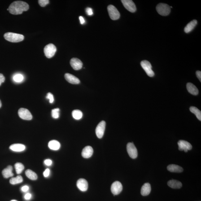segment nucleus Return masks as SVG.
Instances as JSON below:
<instances>
[{"instance_id":"nucleus-32","label":"nucleus","mask_w":201,"mask_h":201,"mask_svg":"<svg viewBox=\"0 0 201 201\" xmlns=\"http://www.w3.org/2000/svg\"><path fill=\"white\" fill-rule=\"evenodd\" d=\"M38 2L40 5L43 7H45L49 3L48 0H39Z\"/></svg>"},{"instance_id":"nucleus-31","label":"nucleus","mask_w":201,"mask_h":201,"mask_svg":"<svg viewBox=\"0 0 201 201\" xmlns=\"http://www.w3.org/2000/svg\"><path fill=\"white\" fill-rule=\"evenodd\" d=\"M24 80V77L23 75L20 74H18L14 76L13 80L14 81L16 82H21Z\"/></svg>"},{"instance_id":"nucleus-35","label":"nucleus","mask_w":201,"mask_h":201,"mask_svg":"<svg viewBox=\"0 0 201 201\" xmlns=\"http://www.w3.org/2000/svg\"><path fill=\"white\" fill-rule=\"evenodd\" d=\"M32 198V194L30 193H27L24 195V199L26 200H30Z\"/></svg>"},{"instance_id":"nucleus-18","label":"nucleus","mask_w":201,"mask_h":201,"mask_svg":"<svg viewBox=\"0 0 201 201\" xmlns=\"http://www.w3.org/2000/svg\"><path fill=\"white\" fill-rule=\"evenodd\" d=\"M13 168L11 166H8L7 168L4 169L2 172V174L3 175L4 178H5L13 177L14 176V174L12 172Z\"/></svg>"},{"instance_id":"nucleus-30","label":"nucleus","mask_w":201,"mask_h":201,"mask_svg":"<svg viewBox=\"0 0 201 201\" xmlns=\"http://www.w3.org/2000/svg\"><path fill=\"white\" fill-rule=\"evenodd\" d=\"M60 109L59 108L54 109L52 110L51 115L52 117L54 119H57L59 117Z\"/></svg>"},{"instance_id":"nucleus-43","label":"nucleus","mask_w":201,"mask_h":201,"mask_svg":"<svg viewBox=\"0 0 201 201\" xmlns=\"http://www.w3.org/2000/svg\"><path fill=\"white\" fill-rule=\"evenodd\" d=\"M11 201H17L16 200H12Z\"/></svg>"},{"instance_id":"nucleus-2","label":"nucleus","mask_w":201,"mask_h":201,"mask_svg":"<svg viewBox=\"0 0 201 201\" xmlns=\"http://www.w3.org/2000/svg\"><path fill=\"white\" fill-rule=\"evenodd\" d=\"M4 37L6 40L12 43L21 42L24 40L23 35L13 32H7L4 35Z\"/></svg>"},{"instance_id":"nucleus-15","label":"nucleus","mask_w":201,"mask_h":201,"mask_svg":"<svg viewBox=\"0 0 201 201\" xmlns=\"http://www.w3.org/2000/svg\"><path fill=\"white\" fill-rule=\"evenodd\" d=\"M64 78L68 82L71 84H78L80 83V80L78 78L71 74L66 73L64 75Z\"/></svg>"},{"instance_id":"nucleus-33","label":"nucleus","mask_w":201,"mask_h":201,"mask_svg":"<svg viewBox=\"0 0 201 201\" xmlns=\"http://www.w3.org/2000/svg\"><path fill=\"white\" fill-rule=\"evenodd\" d=\"M46 98L49 100V102L50 103H52L54 102V95L51 93H47Z\"/></svg>"},{"instance_id":"nucleus-20","label":"nucleus","mask_w":201,"mask_h":201,"mask_svg":"<svg viewBox=\"0 0 201 201\" xmlns=\"http://www.w3.org/2000/svg\"><path fill=\"white\" fill-rule=\"evenodd\" d=\"M151 188L150 184L146 183L143 185L141 190V194L143 196H147L150 194Z\"/></svg>"},{"instance_id":"nucleus-29","label":"nucleus","mask_w":201,"mask_h":201,"mask_svg":"<svg viewBox=\"0 0 201 201\" xmlns=\"http://www.w3.org/2000/svg\"><path fill=\"white\" fill-rule=\"evenodd\" d=\"M15 168L17 174L21 173L24 169V166L21 163H16L15 165Z\"/></svg>"},{"instance_id":"nucleus-3","label":"nucleus","mask_w":201,"mask_h":201,"mask_svg":"<svg viewBox=\"0 0 201 201\" xmlns=\"http://www.w3.org/2000/svg\"><path fill=\"white\" fill-rule=\"evenodd\" d=\"M156 10L158 14L163 16H167L171 12L170 7L165 3H159L156 6Z\"/></svg>"},{"instance_id":"nucleus-10","label":"nucleus","mask_w":201,"mask_h":201,"mask_svg":"<svg viewBox=\"0 0 201 201\" xmlns=\"http://www.w3.org/2000/svg\"><path fill=\"white\" fill-rule=\"evenodd\" d=\"M122 3L124 7L131 12H134L137 11V8L134 2L131 0H122Z\"/></svg>"},{"instance_id":"nucleus-36","label":"nucleus","mask_w":201,"mask_h":201,"mask_svg":"<svg viewBox=\"0 0 201 201\" xmlns=\"http://www.w3.org/2000/svg\"><path fill=\"white\" fill-rule=\"evenodd\" d=\"M44 163H45V165L47 166H50L52 164V161L50 159H47L44 161Z\"/></svg>"},{"instance_id":"nucleus-40","label":"nucleus","mask_w":201,"mask_h":201,"mask_svg":"<svg viewBox=\"0 0 201 201\" xmlns=\"http://www.w3.org/2000/svg\"><path fill=\"white\" fill-rule=\"evenodd\" d=\"M196 74L197 77L200 82H201V72L200 71H198L196 72Z\"/></svg>"},{"instance_id":"nucleus-1","label":"nucleus","mask_w":201,"mask_h":201,"mask_svg":"<svg viewBox=\"0 0 201 201\" xmlns=\"http://www.w3.org/2000/svg\"><path fill=\"white\" fill-rule=\"evenodd\" d=\"M29 8V5L26 2L22 1H16L10 5L8 10L11 14L19 15L23 13V12L28 11Z\"/></svg>"},{"instance_id":"nucleus-38","label":"nucleus","mask_w":201,"mask_h":201,"mask_svg":"<svg viewBox=\"0 0 201 201\" xmlns=\"http://www.w3.org/2000/svg\"><path fill=\"white\" fill-rule=\"evenodd\" d=\"M29 190V186L27 185H24V186L22 187L21 188V190L23 192H27Z\"/></svg>"},{"instance_id":"nucleus-19","label":"nucleus","mask_w":201,"mask_h":201,"mask_svg":"<svg viewBox=\"0 0 201 201\" xmlns=\"http://www.w3.org/2000/svg\"><path fill=\"white\" fill-rule=\"evenodd\" d=\"M187 89L188 92L193 95H197L198 94V89L194 84L191 83H188L187 84Z\"/></svg>"},{"instance_id":"nucleus-17","label":"nucleus","mask_w":201,"mask_h":201,"mask_svg":"<svg viewBox=\"0 0 201 201\" xmlns=\"http://www.w3.org/2000/svg\"><path fill=\"white\" fill-rule=\"evenodd\" d=\"M25 146L21 144H14L11 145L10 149L13 151L16 152H21L24 151L25 150Z\"/></svg>"},{"instance_id":"nucleus-14","label":"nucleus","mask_w":201,"mask_h":201,"mask_svg":"<svg viewBox=\"0 0 201 201\" xmlns=\"http://www.w3.org/2000/svg\"><path fill=\"white\" fill-rule=\"evenodd\" d=\"M77 186L81 191H85L87 190L88 185L86 180L84 178H80L77 181Z\"/></svg>"},{"instance_id":"nucleus-5","label":"nucleus","mask_w":201,"mask_h":201,"mask_svg":"<svg viewBox=\"0 0 201 201\" xmlns=\"http://www.w3.org/2000/svg\"><path fill=\"white\" fill-rule=\"evenodd\" d=\"M108 11L110 18L112 20H117L120 17V14L117 9L113 5H110L107 7Z\"/></svg>"},{"instance_id":"nucleus-11","label":"nucleus","mask_w":201,"mask_h":201,"mask_svg":"<svg viewBox=\"0 0 201 201\" xmlns=\"http://www.w3.org/2000/svg\"><path fill=\"white\" fill-rule=\"evenodd\" d=\"M178 150L180 151L184 150L185 152H187L188 150H191L192 148V146L190 143L183 140H180L178 142Z\"/></svg>"},{"instance_id":"nucleus-26","label":"nucleus","mask_w":201,"mask_h":201,"mask_svg":"<svg viewBox=\"0 0 201 201\" xmlns=\"http://www.w3.org/2000/svg\"><path fill=\"white\" fill-rule=\"evenodd\" d=\"M23 179L21 176H18L16 177L12 178L10 180V183L12 185H17L23 182Z\"/></svg>"},{"instance_id":"nucleus-42","label":"nucleus","mask_w":201,"mask_h":201,"mask_svg":"<svg viewBox=\"0 0 201 201\" xmlns=\"http://www.w3.org/2000/svg\"><path fill=\"white\" fill-rule=\"evenodd\" d=\"M1 106H2V103H1V101L0 100V108L1 107Z\"/></svg>"},{"instance_id":"nucleus-8","label":"nucleus","mask_w":201,"mask_h":201,"mask_svg":"<svg viewBox=\"0 0 201 201\" xmlns=\"http://www.w3.org/2000/svg\"><path fill=\"white\" fill-rule=\"evenodd\" d=\"M19 116L23 120H32V117L30 111L27 109L21 108L18 111Z\"/></svg>"},{"instance_id":"nucleus-34","label":"nucleus","mask_w":201,"mask_h":201,"mask_svg":"<svg viewBox=\"0 0 201 201\" xmlns=\"http://www.w3.org/2000/svg\"><path fill=\"white\" fill-rule=\"evenodd\" d=\"M86 14L89 16H91L93 15V10L91 8H87L86 9Z\"/></svg>"},{"instance_id":"nucleus-39","label":"nucleus","mask_w":201,"mask_h":201,"mask_svg":"<svg viewBox=\"0 0 201 201\" xmlns=\"http://www.w3.org/2000/svg\"><path fill=\"white\" fill-rule=\"evenodd\" d=\"M5 80V78L2 73H0V86L1 84L4 82Z\"/></svg>"},{"instance_id":"nucleus-12","label":"nucleus","mask_w":201,"mask_h":201,"mask_svg":"<svg viewBox=\"0 0 201 201\" xmlns=\"http://www.w3.org/2000/svg\"><path fill=\"white\" fill-rule=\"evenodd\" d=\"M111 192L114 195H118L122 191V185L119 181H115L111 185Z\"/></svg>"},{"instance_id":"nucleus-37","label":"nucleus","mask_w":201,"mask_h":201,"mask_svg":"<svg viewBox=\"0 0 201 201\" xmlns=\"http://www.w3.org/2000/svg\"><path fill=\"white\" fill-rule=\"evenodd\" d=\"M50 174V169L47 168L45 170V172H43V175L45 177H48Z\"/></svg>"},{"instance_id":"nucleus-41","label":"nucleus","mask_w":201,"mask_h":201,"mask_svg":"<svg viewBox=\"0 0 201 201\" xmlns=\"http://www.w3.org/2000/svg\"><path fill=\"white\" fill-rule=\"evenodd\" d=\"M79 19H80V24H84L85 23V20L83 17L80 16Z\"/></svg>"},{"instance_id":"nucleus-16","label":"nucleus","mask_w":201,"mask_h":201,"mask_svg":"<svg viewBox=\"0 0 201 201\" xmlns=\"http://www.w3.org/2000/svg\"><path fill=\"white\" fill-rule=\"evenodd\" d=\"M93 149L91 146H86L82 150V155L84 158H88L93 155Z\"/></svg>"},{"instance_id":"nucleus-23","label":"nucleus","mask_w":201,"mask_h":201,"mask_svg":"<svg viewBox=\"0 0 201 201\" xmlns=\"http://www.w3.org/2000/svg\"><path fill=\"white\" fill-rule=\"evenodd\" d=\"M168 186L172 189H179L182 187V184L180 181L177 180H170L168 182Z\"/></svg>"},{"instance_id":"nucleus-28","label":"nucleus","mask_w":201,"mask_h":201,"mask_svg":"<svg viewBox=\"0 0 201 201\" xmlns=\"http://www.w3.org/2000/svg\"><path fill=\"white\" fill-rule=\"evenodd\" d=\"M72 115L74 119H76V120H79L82 117L83 113L80 110H75L72 111Z\"/></svg>"},{"instance_id":"nucleus-24","label":"nucleus","mask_w":201,"mask_h":201,"mask_svg":"<svg viewBox=\"0 0 201 201\" xmlns=\"http://www.w3.org/2000/svg\"><path fill=\"white\" fill-rule=\"evenodd\" d=\"M48 146L50 150H59L60 147V144L58 141L56 140H52L49 142Z\"/></svg>"},{"instance_id":"nucleus-27","label":"nucleus","mask_w":201,"mask_h":201,"mask_svg":"<svg viewBox=\"0 0 201 201\" xmlns=\"http://www.w3.org/2000/svg\"><path fill=\"white\" fill-rule=\"evenodd\" d=\"M190 110L191 112L196 115L198 120L201 121V112L200 110L195 107H191Z\"/></svg>"},{"instance_id":"nucleus-9","label":"nucleus","mask_w":201,"mask_h":201,"mask_svg":"<svg viewBox=\"0 0 201 201\" xmlns=\"http://www.w3.org/2000/svg\"><path fill=\"white\" fill-rule=\"evenodd\" d=\"M106 123L104 121H102L97 125L96 128L95 132L97 137L98 138L101 139L104 134L105 128H106Z\"/></svg>"},{"instance_id":"nucleus-4","label":"nucleus","mask_w":201,"mask_h":201,"mask_svg":"<svg viewBox=\"0 0 201 201\" xmlns=\"http://www.w3.org/2000/svg\"><path fill=\"white\" fill-rule=\"evenodd\" d=\"M56 50V47L54 44H49L45 47L44 51L45 56L50 59L54 56Z\"/></svg>"},{"instance_id":"nucleus-6","label":"nucleus","mask_w":201,"mask_h":201,"mask_svg":"<svg viewBox=\"0 0 201 201\" xmlns=\"http://www.w3.org/2000/svg\"><path fill=\"white\" fill-rule=\"evenodd\" d=\"M141 67L145 70L148 76L150 77H153L155 75V73L152 71V66L151 64L147 60H143L141 63Z\"/></svg>"},{"instance_id":"nucleus-22","label":"nucleus","mask_w":201,"mask_h":201,"mask_svg":"<svg viewBox=\"0 0 201 201\" xmlns=\"http://www.w3.org/2000/svg\"><path fill=\"white\" fill-rule=\"evenodd\" d=\"M197 24H198V21L195 19L190 22L185 27L184 30H185V33H189L191 32L195 28Z\"/></svg>"},{"instance_id":"nucleus-21","label":"nucleus","mask_w":201,"mask_h":201,"mask_svg":"<svg viewBox=\"0 0 201 201\" xmlns=\"http://www.w3.org/2000/svg\"><path fill=\"white\" fill-rule=\"evenodd\" d=\"M167 169L171 172L180 173L183 171L182 167L175 164L169 165L167 167Z\"/></svg>"},{"instance_id":"nucleus-25","label":"nucleus","mask_w":201,"mask_h":201,"mask_svg":"<svg viewBox=\"0 0 201 201\" xmlns=\"http://www.w3.org/2000/svg\"><path fill=\"white\" fill-rule=\"evenodd\" d=\"M25 174L27 177L31 180H36L37 179V175L32 170H27L25 172Z\"/></svg>"},{"instance_id":"nucleus-7","label":"nucleus","mask_w":201,"mask_h":201,"mask_svg":"<svg viewBox=\"0 0 201 201\" xmlns=\"http://www.w3.org/2000/svg\"><path fill=\"white\" fill-rule=\"evenodd\" d=\"M127 150L128 154L130 158L132 159H135L138 155L137 148L133 143H129L127 145Z\"/></svg>"},{"instance_id":"nucleus-13","label":"nucleus","mask_w":201,"mask_h":201,"mask_svg":"<svg viewBox=\"0 0 201 201\" xmlns=\"http://www.w3.org/2000/svg\"><path fill=\"white\" fill-rule=\"evenodd\" d=\"M70 64L73 69L76 71L81 69L82 67V62L78 58H72L70 61Z\"/></svg>"}]
</instances>
